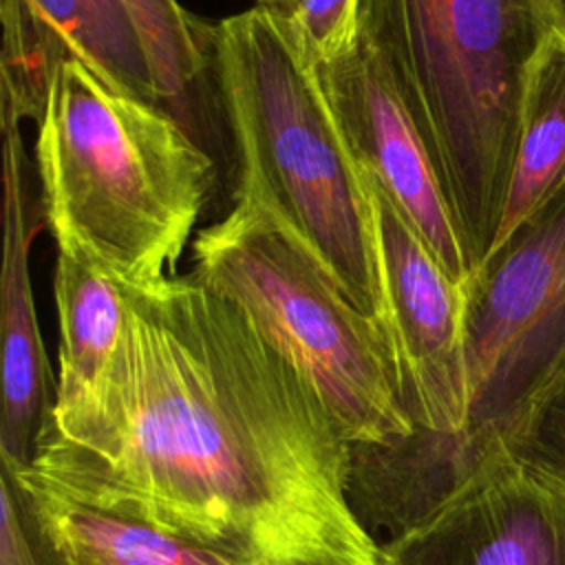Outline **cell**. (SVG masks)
Segmentation results:
<instances>
[{"label":"cell","mask_w":565,"mask_h":565,"mask_svg":"<svg viewBox=\"0 0 565 565\" xmlns=\"http://www.w3.org/2000/svg\"><path fill=\"white\" fill-rule=\"evenodd\" d=\"M463 448L501 450L565 382V183L466 282Z\"/></svg>","instance_id":"cell-6"},{"label":"cell","mask_w":565,"mask_h":565,"mask_svg":"<svg viewBox=\"0 0 565 565\" xmlns=\"http://www.w3.org/2000/svg\"><path fill=\"white\" fill-rule=\"evenodd\" d=\"M316 71L362 174L395 205L444 271L466 287L472 267L452 207L386 60L358 33L344 55Z\"/></svg>","instance_id":"cell-9"},{"label":"cell","mask_w":565,"mask_h":565,"mask_svg":"<svg viewBox=\"0 0 565 565\" xmlns=\"http://www.w3.org/2000/svg\"><path fill=\"white\" fill-rule=\"evenodd\" d=\"M2 269H0V333H2V413L0 463L31 466L53 428L55 391L38 324L29 252L40 230L26 192V157L20 124H2Z\"/></svg>","instance_id":"cell-11"},{"label":"cell","mask_w":565,"mask_h":565,"mask_svg":"<svg viewBox=\"0 0 565 565\" xmlns=\"http://www.w3.org/2000/svg\"><path fill=\"white\" fill-rule=\"evenodd\" d=\"M505 452L525 472L565 494V382L547 395Z\"/></svg>","instance_id":"cell-16"},{"label":"cell","mask_w":565,"mask_h":565,"mask_svg":"<svg viewBox=\"0 0 565 565\" xmlns=\"http://www.w3.org/2000/svg\"><path fill=\"white\" fill-rule=\"evenodd\" d=\"M289 20L313 66L344 55L360 33V0H296Z\"/></svg>","instance_id":"cell-17"},{"label":"cell","mask_w":565,"mask_h":565,"mask_svg":"<svg viewBox=\"0 0 565 565\" xmlns=\"http://www.w3.org/2000/svg\"><path fill=\"white\" fill-rule=\"evenodd\" d=\"M565 0H360L452 207L472 274L503 212L527 73Z\"/></svg>","instance_id":"cell-4"},{"label":"cell","mask_w":565,"mask_h":565,"mask_svg":"<svg viewBox=\"0 0 565 565\" xmlns=\"http://www.w3.org/2000/svg\"><path fill=\"white\" fill-rule=\"evenodd\" d=\"M366 179V177H364ZM382 278L386 331L399 399L417 430L461 437L468 428L466 289L366 179Z\"/></svg>","instance_id":"cell-7"},{"label":"cell","mask_w":565,"mask_h":565,"mask_svg":"<svg viewBox=\"0 0 565 565\" xmlns=\"http://www.w3.org/2000/svg\"><path fill=\"white\" fill-rule=\"evenodd\" d=\"M124 291L99 439L24 468L245 565H393L353 508V446L252 318L194 276Z\"/></svg>","instance_id":"cell-1"},{"label":"cell","mask_w":565,"mask_h":565,"mask_svg":"<svg viewBox=\"0 0 565 565\" xmlns=\"http://www.w3.org/2000/svg\"><path fill=\"white\" fill-rule=\"evenodd\" d=\"M565 183V29L536 51L525 86L519 143L494 243L503 245ZM488 258V256H486Z\"/></svg>","instance_id":"cell-14"},{"label":"cell","mask_w":565,"mask_h":565,"mask_svg":"<svg viewBox=\"0 0 565 565\" xmlns=\"http://www.w3.org/2000/svg\"><path fill=\"white\" fill-rule=\"evenodd\" d=\"M9 470L64 565H245L130 514L86 503L29 468Z\"/></svg>","instance_id":"cell-13"},{"label":"cell","mask_w":565,"mask_h":565,"mask_svg":"<svg viewBox=\"0 0 565 565\" xmlns=\"http://www.w3.org/2000/svg\"><path fill=\"white\" fill-rule=\"evenodd\" d=\"M256 4H263V7H269L274 11H280V13L289 15L296 7V0H256Z\"/></svg>","instance_id":"cell-19"},{"label":"cell","mask_w":565,"mask_h":565,"mask_svg":"<svg viewBox=\"0 0 565 565\" xmlns=\"http://www.w3.org/2000/svg\"><path fill=\"white\" fill-rule=\"evenodd\" d=\"M0 565H64L15 475L0 466Z\"/></svg>","instance_id":"cell-18"},{"label":"cell","mask_w":565,"mask_h":565,"mask_svg":"<svg viewBox=\"0 0 565 565\" xmlns=\"http://www.w3.org/2000/svg\"><path fill=\"white\" fill-rule=\"evenodd\" d=\"M192 252V276L252 318L313 384L351 446L391 448L417 435L384 327L271 216L234 203L196 234Z\"/></svg>","instance_id":"cell-5"},{"label":"cell","mask_w":565,"mask_h":565,"mask_svg":"<svg viewBox=\"0 0 565 565\" xmlns=\"http://www.w3.org/2000/svg\"><path fill=\"white\" fill-rule=\"evenodd\" d=\"M382 545L393 565H565V494L505 448L459 446L448 486Z\"/></svg>","instance_id":"cell-8"},{"label":"cell","mask_w":565,"mask_h":565,"mask_svg":"<svg viewBox=\"0 0 565 565\" xmlns=\"http://www.w3.org/2000/svg\"><path fill=\"white\" fill-rule=\"evenodd\" d=\"M53 289L60 375L46 439L90 448L106 424L108 388L126 327V291L108 274L64 249H57Z\"/></svg>","instance_id":"cell-12"},{"label":"cell","mask_w":565,"mask_h":565,"mask_svg":"<svg viewBox=\"0 0 565 565\" xmlns=\"http://www.w3.org/2000/svg\"><path fill=\"white\" fill-rule=\"evenodd\" d=\"M0 121H40L57 66L77 60L117 88L159 102L139 31L121 0H2Z\"/></svg>","instance_id":"cell-10"},{"label":"cell","mask_w":565,"mask_h":565,"mask_svg":"<svg viewBox=\"0 0 565 565\" xmlns=\"http://www.w3.org/2000/svg\"><path fill=\"white\" fill-rule=\"evenodd\" d=\"M35 157L42 218L57 249L124 287L177 276L216 170L159 102L66 60L38 121Z\"/></svg>","instance_id":"cell-2"},{"label":"cell","mask_w":565,"mask_h":565,"mask_svg":"<svg viewBox=\"0 0 565 565\" xmlns=\"http://www.w3.org/2000/svg\"><path fill=\"white\" fill-rule=\"evenodd\" d=\"M234 139V203L271 216L382 324V278L366 179L289 15L263 4L207 31Z\"/></svg>","instance_id":"cell-3"},{"label":"cell","mask_w":565,"mask_h":565,"mask_svg":"<svg viewBox=\"0 0 565 565\" xmlns=\"http://www.w3.org/2000/svg\"><path fill=\"white\" fill-rule=\"evenodd\" d=\"M143 42L159 99L181 97L205 71L207 55L196 20L179 0H121Z\"/></svg>","instance_id":"cell-15"}]
</instances>
